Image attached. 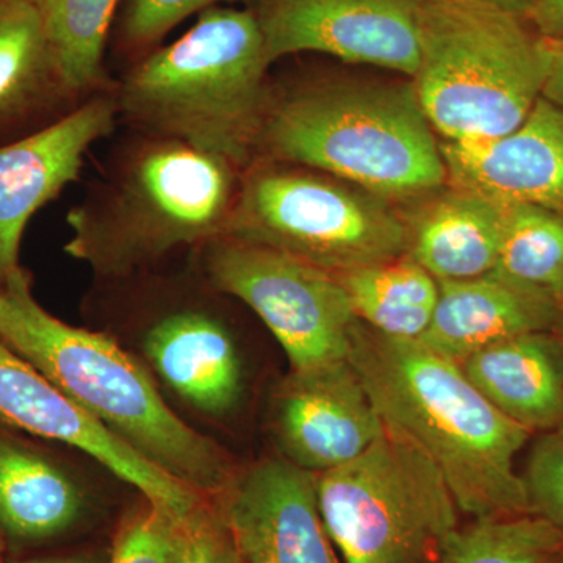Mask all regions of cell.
<instances>
[{
    "label": "cell",
    "mask_w": 563,
    "mask_h": 563,
    "mask_svg": "<svg viewBox=\"0 0 563 563\" xmlns=\"http://www.w3.org/2000/svg\"><path fill=\"white\" fill-rule=\"evenodd\" d=\"M347 361L385 426L432 459L461 514H533L517 455L532 433L499 412L463 373L420 340L391 339L357 320Z\"/></svg>",
    "instance_id": "obj_1"
},
{
    "label": "cell",
    "mask_w": 563,
    "mask_h": 563,
    "mask_svg": "<svg viewBox=\"0 0 563 563\" xmlns=\"http://www.w3.org/2000/svg\"><path fill=\"white\" fill-rule=\"evenodd\" d=\"M243 169L184 141L129 131L68 211L66 254L101 279L136 276L224 235Z\"/></svg>",
    "instance_id": "obj_2"
},
{
    "label": "cell",
    "mask_w": 563,
    "mask_h": 563,
    "mask_svg": "<svg viewBox=\"0 0 563 563\" xmlns=\"http://www.w3.org/2000/svg\"><path fill=\"white\" fill-rule=\"evenodd\" d=\"M269 66L254 11L211 7L180 38L113 80L120 124L184 141L244 169L257 158Z\"/></svg>",
    "instance_id": "obj_3"
},
{
    "label": "cell",
    "mask_w": 563,
    "mask_h": 563,
    "mask_svg": "<svg viewBox=\"0 0 563 563\" xmlns=\"http://www.w3.org/2000/svg\"><path fill=\"white\" fill-rule=\"evenodd\" d=\"M0 340L81 409L199 495L224 493V453L166 406L150 376L101 332L74 328L43 309L18 268L0 287Z\"/></svg>",
    "instance_id": "obj_4"
},
{
    "label": "cell",
    "mask_w": 563,
    "mask_h": 563,
    "mask_svg": "<svg viewBox=\"0 0 563 563\" xmlns=\"http://www.w3.org/2000/svg\"><path fill=\"white\" fill-rule=\"evenodd\" d=\"M257 158L306 166L385 201L432 195L448 181L413 85L317 80L272 88Z\"/></svg>",
    "instance_id": "obj_5"
},
{
    "label": "cell",
    "mask_w": 563,
    "mask_h": 563,
    "mask_svg": "<svg viewBox=\"0 0 563 563\" xmlns=\"http://www.w3.org/2000/svg\"><path fill=\"white\" fill-rule=\"evenodd\" d=\"M417 24L413 88L444 141L506 135L542 98L553 41L520 14L477 0H417Z\"/></svg>",
    "instance_id": "obj_6"
},
{
    "label": "cell",
    "mask_w": 563,
    "mask_h": 563,
    "mask_svg": "<svg viewBox=\"0 0 563 563\" xmlns=\"http://www.w3.org/2000/svg\"><path fill=\"white\" fill-rule=\"evenodd\" d=\"M222 236L340 274L402 257L410 228L373 192L306 166L255 158L243 169Z\"/></svg>",
    "instance_id": "obj_7"
},
{
    "label": "cell",
    "mask_w": 563,
    "mask_h": 563,
    "mask_svg": "<svg viewBox=\"0 0 563 563\" xmlns=\"http://www.w3.org/2000/svg\"><path fill=\"white\" fill-rule=\"evenodd\" d=\"M317 495L343 563H439L461 528L439 466L388 428L361 457L318 474Z\"/></svg>",
    "instance_id": "obj_8"
},
{
    "label": "cell",
    "mask_w": 563,
    "mask_h": 563,
    "mask_svg": "<svg viewBox=\"0 0 563 563\" xmlns=\"http://www.w3.org/2000/svg\"><path fill=\"white\" fill-rule=\"evenodd\" d=\"M195 252L210 284L250 307L272 331L290 372L347 361L357 318L335 274L228 236Z\"/></svg>",
    "instance_id": "obj_9"
},
{
    "label": "cell",
    "mask_w": 563,
    "mask_h": 563,
    "mask_svg": "<svg viewBox=\"0 0 563 563\" xmlns=\"http://www.w3.org/2000/svg\"><path fill=\"white\" fill-rule=\"evenodd\" d=\"M269 63L317 52L415 77L417 0H250Z\"/></svg>",
    "instance_id": "obj_10"
},
{
    "label": "cell",
    "mask_w": 563,
    "mask_h": 563,
    "mask_svg": "<svg viewBox=\"0 0 563 563\" xmlns=\"http://www.w3.org/2000/svg\"><path fill=\"white\" fill-rule=\"evenodd\" d=\"M0 418L24 431L77 448L139 488L144 498L188 518L202 495L154 465L96 420L0 340Z\"/></svg>",
    "instance_id": "obj_11"
},
{
    "label": "cell",
    "mask_w": 563,
    "mask_h": 563,
    "mask_svg": "<svg viewBox=\"0 0 563 563\" xmlns=\"http://www.w3.org/2000/svg\"><path fill=\"white\" fill-rule=\"evenodd\" d=\"M120 124L113 85L13 143L0 146V287L20 268L33 214L79 179L88 152Z\"/></svg>",
    "instance_id": "obj_12"
},
{
    "label": "cell",
    "mask_w": 563,
    "mask_h": 563,
    "mask_svg": "<svg viewBox=\"0 0 563 563\" xmlns=\"http://www.w3.org/2000/svg\"><path fill=\"white\" fill-rule=\"evenodd\" d=\"M274 429L285 459L322 474L365 454L385 422L350 361L290 372L276 391Z\"/></svg>",
    "instance_id": "obj_13"
},
{
    "label": "cell",
    "mask_w": 563,
    "mask_h": 563,
    "mask_svg": "<svg viewBox=\"0 0 563 563\" xmlns=\"http://www.w3.org/2000/svg\"><path fill=\"white\" fill-rule=\"evenodd\" d=\"M224 493L220 510L244 563H343L322 521L317 474L272 459Z\"/></svg>",
    "instance_id": "obj_14"
},
{
    "label": "cell",
    "mask_w": 563,
    "mask_h": 563,
    "mask_svg": "<svg viewBox=\"0 0 563 563\" xmlns=\"http://www.w3.org/2000/svg\"><path fill=\"white\" fill-rule=\"evenodd\" d=\"M455 188L501 203H529L563 213V111L540 98L506 135L440 143Z\"/></svg>",
    "instance_id": "obj_15"
},
{
    "label": "cell",
    "mask_w": 563,
    "mask_h": 563,
    "mask_svg": "<svg viewBox=\"0 0 563 563\" xmlns=\"http://www.w3.org/2000/svg\"><path fill=\"white\" fill-rule=\"evenodd\" d=\"M439 301L420 342L462 363L477 351L532 332H553L561 303L492 272L440 280Z\"/></svg>",
    "instance_id": "obj_16"
},
{
    "label": "cell",
    "mask_w": 563,
    "mask_h": 563,
    "mask_svg": "<svg viewBox=\"0 0 563 563\" xmlns=\"http://www.w3.org/2000/svg\"><path fill=\"white\" fill-rule=\"evenodd\" d=\"M143 344L163 380L196 409L222 413L239 399V354L231 332L210 309L187 303L161 312Z\"/></svg>",
    "instance_id": "obj_17"
},
{
    "label": "cell",
    "mask_w": 563,
    "mask_h": 563,
    "mask_svg": "<svg viewBox=\"0 0 563 563\" xmlns=\"http://www.w3.org/2000/svg\"><path fill=\"white\" fill-rule=\"evenodd\" d=\"M470 383L495 409L529 432L563 426V344L532 332L477 351L461 363Z\"/></svg>",
    "instance_id": "obj_18"
},
{
    "label": "cell",
    "mask_w": 563,
    "mask_h": 563,
    "mask_svg": "<svg viewBox=\"0 0 563 563\" xmlns=\"http://www.w3.org/2000/svg\"><path fill=\"white\" fill-rule=\"evenodd\" d=\"M506 206L462 188L443 192L410 229L407 254L437 280H466L495 269Z\"/></svg>",
    "instance_id": "obj_19"
},
{
    "label": "cell",
    "mask_w": 563,
    "mask_h": 563,
    "mask_svg": "<svg viewBox=\"0 0 563 563\" xmlns=\"http://www.w3.org/2000/svg\"><path fill=\"white\" fill-rule=\"evenodd\" d=\"M84 99L66 80L33 3L0 0V124L69 111Z\"/></svg>",
    "instance_id": "obj_20"
},
{
    "label": "cell",
    "mask_w": 563,
    "mask_h": 563,
    "mask_svg": "<svg viewBox=\"0 0 563 563\" xmlns=\"http://www.w3.org/2000/svg\"><path fill=\"white\" fill-rule=\"evenodd\" d=\"M77 485L46 459L0 439V531L41 540L66 531L80 517Z\"/></svg>",
    "instance_id": "obj_21"
},
{
    "label": "cell",
    "mask_w": 563,
    "mask_h": 563,
    "mask_svg": "<svg viewBox=\"0 0 563 563\" xmlns=\"http://www.w3.org/2000/svg\"><path fill=\"white\" fill-rule=\"evenodd\" d=\"M362 324L391 339L420 340L439 301V280L409 254L335 274Z\"/></svg>",
    "instance_id": "obj_22"
},
{
    "label": "cell",
    "mask_w": 563,
    "mask_h": 563,
    "mask_svg": "<svg viewBox=\"0 0 563 563\" xmlns=\"http://www.w3.org/2000/svg\"><path fill=\"white\" fill-rule=\"evenodd\" d=\"M38 10L58 65L81 98L113 85L106 69L121 0H29Z\"/></svg>",
    "instance_id": "obj_23"
},
{
    "label": "cell",
    "mask_w": 563,
    "mask_h": 563,
    "mask_svg": "<svg viewBox=\"0 0 563 563\" xmlns=\"http://www.w3.org/2000/svg\"><path fill=\"white\" fill-rule=\"evenodd\" d=\"M493 272L562 303L563 213L529 203L506 206Z\"/></svg>",
    "instance_id": "obj_24"
},
{
    "label": "cell",
    "mask_w": 563,
    "mask_h": 563,
    "mask_svg": "<svg viewBox=\"0 0 563 563\" xmlns=\"http://www.w3.org/2000/svg\"><path fill=\"white\" fill-rule=\"evenodd\" d=\"M439 563H563V531L537 514L461 526Z\"/></svg>",
    "instance_id": "obj_25"
},
{
    "label": "cell",
    "mask_w": 563,
    "mask_h": 563,
    "mask_svg": "<svg viewBox=\"0 0 563 563\" xmlns=\"http://www.w3.org/2000/svg\"><path fill=\"white\" fill-rule=\"evenodd\" d=\"M240 0H121L114 18V51L131 63L150 54L177 25L195 14Z\"/></svg>",
    "instance_id": "obj_26"
},
{
    "label": "cell",
    "mask_w": 563,
    "mask_h": 563,
    "mask_svg": "<svg viewBox=\"0 0 563 563\" xmlns=\"http://www.w3.org/2000/svg\"><path fill=\"white\" fill-rule=\"evenodd\" d=\"M190 517H177L166 507L144 498V503L122 520L109 563L176 562Z\"/></svg>",
    "instance_id": "obj_27"
},
{
    "label": "cell",
    "mask_w": 563,
    "mask_h": 563,
    "mask_svg": "<svg viewBox=\"0 0 563 563\" xmlns=\"http://www.w3.org/2000/svg\"><path fill=\"white\" fill-rule=\"evenodd\" d=\"M521 477L532 512L563 531V426L533 443Z\"/></svg>",
    "instance_id": "obj_28"
},
{
    "label": "cell",
    "mask_w": 563,
    "mask_h": 563,
    "mask_svg": "<svg viewBox=\"0 0 563 563\" xmlns=\"http://www.w3.org/2000/svg\"><path fill=\"white\" fill-rule=\"evenodd\" d=\"M174 563H244L220 507L203 501L192 512Z\"/></svg>",
    "instance_id": "obj_29"
},
{
    "label": "cell",
    "mask_w": 563,
    "mask_h": 563,
    "mask_svg": "<svg viewBox=\"0 0 563 563\" xmlns=\"http://www.w3.org/2000/svg\"><path fill=\"white\" fill-rule=\"evenodd\" d=\"M525 20L543 38L562 43L563 0H532Z\"/></svg>",
    "instance_id": "obj_30"
},
{
    "label": "cell",
    "mask_w": 563,
    "mask_h": 563,
    "mask_svg": "<svg viewBox=\"0 0 563 563\" xmlns=\"http://www.w3.org/2000/svg\"><path fill=\"white\" fill-rule=\"evenodd\" d=\"M542 98L563 111V41L562 43L553 41L550 74L544 84Z\"/></svg>",
    "instance_id": "obj_31"
},
{
    "label": "cell",
    "mask_w": 563,
    "mask_h": 563,
    "mask_svg": "<svg viewBox=\"0 0 563 563\" xmlns=\"http://www.w3.org/2000/svg\"><path fill=\"white\" fill-rule=\"evenodd\" d=\"M477 2L490 3V5L510 11V13L520 14L523 18L532 5V0H477Z\"/></svg>",
    "instance_id": "obj_32"
},
{
    "label": "cell",
    "mask_w": 563,
    "mask_h": 563,
    "mask_svg": "<svg viewBox=\"0 0 563 563\" xmlns=\"http://www.w3.org/2000/svg\"><path fill=\"white\" fill-rule=\"evenodd\" d=\"M24 563H101L98 559L87 558V555H70V558H51L38 559V561H31Z\"/></svg>",
    "instance_id": "obj_33"
},
{
    "label": "cell",
    "mask_w": 563,
    "mask_h": 563,
    "mask_svg": "<svg viewBox=\"0 0 563 563\" xmlns=\"http://www.w3.org/2000/svg\"><path fill=\"white\" fill-rule=\"evenodd\" d=\"M553 332L563 344V301L561 303V309H559L558 320H555Z\"/></svg>",
    "instance_id": "obj_34"
},
{
    "label": "cell",
    "mask_w": 563,
    "mask_h": 563,
    "mask_svg": "<svg viewBox=\"0 0 563 563\" xmlns=\"http://www.w3.org/2000/svg\"><path fill=\"white\" fill-rule=\"evenodd\" d=\"M3 554H5V533L0 531V563H3Z\"/></svg>",
    "instance_id": "obj_35"
},
{
    "label": "cell",
    "mask_w": 563,
    "mask_h": 563,
    "mask_svg": "<svg viewBox=\"0 0 563 563\" xmlns=\"http://www.w3.org/2000/svg\"><path fill=\"white\" fill-rule=\"evenodd\" d=\"M0 302H2V298H0Z\"/></svg>",
    "instance_id": "obj_36"
}]
</instances>
